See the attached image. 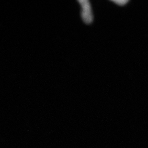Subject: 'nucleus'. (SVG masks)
Wrapping results in <instances>:
<instances>
[{
	"label": "nucleus",
	"instance_id": "f257e3e1",
	"mask_svg": "<svg viewBox=\"0 0 148 148\" xmlns=\"http://www.w3.org/2000/svg\"><path fill=\"white\" fill-rule=\"evenodd\" d=\"M78 1L81 5L82 20L85 24H91L92 22L93 17L89 1L87 0H80Z\"/></svg>",
	"mask_w": 148,
	"mask_h": 148
},
{
	"label": "nucleus",
	"instance_id": "f03ea898",
	"mask_svg": "<svg viewBox=\"0 0 148 148\" xmlns=\"http://www.w3.org/2000/svg\"><path fill=\"white\" fill-rule=\"evenodd\" d=\"M113 1L119 5L123 6L125 4H126L129 1H126V0L119 1V0H117V1Z\"/></svg>",
	"mask_w": 148,
	"mask_h": 148
}]
</instances>
